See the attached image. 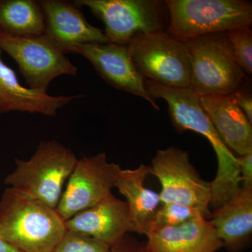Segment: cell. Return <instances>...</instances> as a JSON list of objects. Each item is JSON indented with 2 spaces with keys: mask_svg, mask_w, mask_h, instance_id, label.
<instances>
[{
  "mask_svg": "<svg viewBox=\"0 0 252 252\" xmlns=\"http://www.w3.org/2000/svg\"><path fill=\"white\" fill-rule=\"evenodd\" d=\"M144 86L154 99H163L168 104L172 124L178 132L189 130L206 137L216 154L218 167L210 182V207L215 210L241 187L238 158L220 140L200 103V96L190 88L172 89L144 79Z\"/></svg>",
  "mask_w": 252,
  "mask_h": 252,
  "instance_id": "cell-1",
  "label": "cell"
},
{
  "mask_svg": "<svg viewBox=\"0 0 252 252\" xmlns=\"http://www.w3.org/2000/svg\"><path fill=\"white\" fill-rule=\"evenodd\" d=\"M56 209L8 187L0 199V239L19 252H52L65 234Z\"/></svg>",
  "mask_w": 252,
  "mask_h": 252,
  "instance_id": "cell-2",
  "label": "cell"
},
{
  "mask_svg": "<svg viewBox=\"0 0 252 252\" xmlns=\"http://www.w3.org/2000/svg\"><path fill=\"white\" fill-rule=\"evenodd\" d=\"M75 154L56 140L41 141L29 160L16 159L4 184L56 209L66 182L77 163Z\"/></svg>",
  "mask_w": 252,
  "mask_h": 252,
  "instance_id": "cell-3",
  "label": "cell"
},
{
  "mask_svg": "<svg viewBox=\"0 0 252 252\" xmlns=\"http://www.w3.org/2000/svg\"><path fill=\"white\" fill-rule=\"evenodd\" d=\"M165 31L181 42L212 33L250 28L252 5L244 0H167Z\"/></svg>",
  "mask_w": 252,
  "mask_h": 252,
  "instance_id": "cell-4",
  "label": "cell"
},
{
  "mask_svg": "<svg viewBox=\"0 0 252 252\" xmlns=\"http://www.w3.org/2000/svg\"><path fill=\"white\" fill-rule=\"evenodd\" d=\"M184 43L191 61L190 89L199 95L234 94L247 79L226 32L204 34Z\"/></svg>",
  "mask_w": 252,
  "mask_h": 252,
  "instance_id": "cell-5",
  "label": "cell"
},
{
  "mask_svg": "<svg viewBox=\"0 0 252 252\" xmlns=\"http://www.w3.org/2000/svg\"><path fill=\"white\" fill-rule=\"evenodd\" d=\"M127 46L144 79L172 89L190 88L191 61L185 43L159 31L139 34Z\"/></svg>",
  "mask_w": 252,
  "mask_h": 252,
  "instance_id": "cell-6",
  "label": "cell"
},
{
  "mask_svg": "<svg viewBox=\"0 0 252 252\" xmlns=\"http://www.w3.org/2000/svg\"><path fill=\"white\" fill-rule=\"evenodd\" d=\"M86 6L104 26L109 43L128 45L141 34L164 31L165 3L158 0H76Z\"/></svg>",
  "mask_w": 252,
  "mask_h": 252,
  "instance_id": "cell-7",
  "label": "cell"
},
{
  "mask_svg": "<svg viewBox=\"0 0 252 252\" xmlns=\"http://www.w3.org/2000/svg\"><path fill=\"white\" fill-rule=\"evenodd\" d=\"M151 174L160 182L161 203L194 207L210 220L212 189L190 163L188 152L176 147L160 149L152 159Z\"/></svg>",
  "mask_w": 252,
  "mask_h": 252,
  "instance_id": "cell-8",
  "label": "cell"
},
{
  "mask_svg": "<svg viewBox=\"0 0 252 252\" xmlns=\"http://www.w3.org/2000/svg\"><path fill=\"white\" fill-rule=\"evenodd\" d=\"M0 49L14 60L32 90L47 93L56 78L77 76V67L45 34L13 36L0 32Z\"/></svg>",
  "mask_w": 252,
  "mask_h": 252,
  "instance_id": "cell-9",
  "label": "cell"
},
{
  "mask_svg": "<svg viewBox=\"0 0 252 252\" xmlns=\"http://www.w3.org/2000/svg\"><path fill=\"white\" fill-rule=\"evenodd\" d=\"M122 170L105 153L78 159L56 210L64 221L103 200L115 187Z\"/></svg>",
  "mask_w": 252,
  "mask_h": 252,
  "instance_id": "cell-10",
  "label": "cell"
},
{
  "mask_svg": "<svg viewBox=\"0 0 252 252\" xmlns=\"http://www.w3.org/2000/svg\"><path fill=\"white\" fill-rule=\"evenodd\" d=\"M73 54L81 55L109 85L139 96L159 110L155 99L144 86V79L137 72L127 46L107 44H87L76 46Z\"/></svg>",
  "mask_w": 252,
  "mask_h": 252,
  "instance_id": "cell-11",
  "label": "cell"
},
{
  "mask_svg": "<svg viewBox=\"0 0 252 252\" xmlns=\"http://www.w3.org/2000/svg\"><path fill=\"white\" fill-rule=\"evenodd\" d=\"M66 230L90 237L112 248L135 232L127 203L112 193L64 221Z\"/></svg>",
  "mask_w": 252,
  "mask_h": 252,
  "instance_id": "cell-12",
  "label": "cell"
},
{
  "mask_svg": "<svg viewBox=\"0 0 252 252\" xmlns=\"http://www.w3.org/2000/svg\"><path fill=\"white\" fill-rule=\"evenodd\" d=\"M39 4L45 21L44 34L64 54L81 44L109 43L104 32L91 26L73 1L41 0Z\"/></svg>",
  "mask_w": 252,
  "mask_h": 252,
  "instance_id": "cell-13",
  "label": "cell"
},
{
  "mask_svg": "<svg viewBox=\"0 0 252 252\" xmlns=\"http://www.w3.org/2000/svg\"><path fill=\"white\" fill-rule=\"evenodd\" d=\"M146 236L147 252H217L223 248L211 221L203 217L152 229Z\"/></svg>",
  "mask_w": 252,
  "mask_h": 252,
  "instance_id": "cell-14",
  "label": "cell"
},
{
  "mask_svg": "<svg viewBox=\"0 0 252 252\" xmlns=\"http://www.w3.org/2000/svg\"><path fill=\"white\" fill-rule=\"evenodd\" d=\"M0 49V117L12 112L55 117L58 112L83 95L52 96L21 85L14 69L3 61Z\"/></svg>",
  "mask_w": 252,
  "mask_h": 252,
  "instance_id": "cell-15",
  "label": "cell"
},
{
  "mask_svg": "<svg viewBox=\"0 0 252 252\" xmlns=\"http://www.w3.org/2000/svg\"><path fill=\"white\" fill-rule=\"evenodd\" d=\"M200 103L220 140L239 156L252 153V126L234 95L200 96Z\"/></svg>",
  "mask_w": 252,
  "mask_h": 252,
  "instance_id": "cell-16",
  "label": "cell"
},
{
  "mask_svg": "<svg viewBox=\"0 0 252 252\" xmlns=\"http://www.w3.org/2000/svg\"><path fill=\"white\" fill-rule=\"evenodd\" d=\"M223 248L239 252L250 244L252 234V189L241 187L210 218Z\"/></svg>",
  "mask_w": 252,
  "mask_h": 252,
  "instance_id": "cell-17",
  "label": "cell"
},
{
  "mask_svg": "<svg viewBox=\"0 0 252 252\" xmlns=\"http://www.w3.org/2000/svg\"><path fill=\"white\" fill-rule=\"evenodd\" d=\"M151 167L140 165L135 169L122 170L117 176L115 188L126 199L135 233L147 235L154 217L161 205L160 195L145 187Z\"/></svg>",
  "mask_w": 252,
  "mask_h": 252,
  "instance_id": "cell-18",
  "label": "cell"
},
{
  "mask_svg": "<svg viewBox=\"0 0 252 252\" xmlns=\"http://www.w3.org/2000/svg\"><path fill=\"white\" fill-rule=\"evenodd\" d=\"M45 21L39 1L0 0V32L13 36L44 34Z\"/></svg>",
  "mask_w": 252,
  "mask_h": 252,
  "instance_id": "cell-19",
  "label": "cell"
},
{
  "mask_svg": "<svg viewBox=\"0 0 252 252\" xmlns=\"http://www.w3.org/2000/svg\"><path fill=\"white\" fill-rule=\"evenodd\" d=\"M198 217L205 218L201 212L194 207L174 203L161 204L154 217L149 231L152 229L182 224Z\"/></svg>",
  "mask_w": 252,
  "mask_h": 252,
  "instance_id": "cell-20",
  "label": "cell"
},
{
  "mask_svg": "<svg viewBox=\"0 0 252 252\" xmlns=\"http://www.w3.org/2000/svg\"><path fill=\"white\" fill-rule=\"evenodd\" d=\"M233 49L235 61L242 69L251 75L252 73V32L250 28L226 32Z\"/></svg>",
  "mask_w": 252,
  "mask_h": 252,
  "instance_id": "cell-21",
  "label": "cell"
},
{
  "mask_svg": "<svg viewBox=\"0 0 252 252\" xmlns=\"http://www.w3.org/2000/svg\"><path fill=\"white\" fill-rule=\"evenodd\" d=\"M52 252H111V248L90 237L67 231Z\"/></svg>",
  "mask_w": 252,
  "mask_h": 252,
  "instance_id": "cell-22",
  "label": "cell"
},
{
  "mask_svg": "<svg viewBox=\"0 0 252 252\" xmlns=\"http://www.w3.org/2000/svg\"><path fill=\"white\" fill-rule=\"evenodd\" d=\"M240 168L241 187L252 189V153L237 157Z\"/></svg>",
  "mask_w": 252,
  "mask_h": 252,
  "instance_id": "cell-23",
  "label": "cell"
},
{
  "mask_svg": "<svg viewBox=\"0 0 252 252\" xmlns=\"http://www.w3.org/2000/svg\"><path fill=\"white\" fill-rule=\"evenodd\" d=\"M111 252H147V250L145 243H142L127 234L120 243L111 248Z\"/></svg>",
  "mask_w": 252,
  "mask_h": 252,
  "instance_id": "cell-24",
  "label": "cell"
},
{
  "mask_svg": "<svg viewBox=\"0 0 252 252\" xmlns=\"http://www.w3.org/2000/svg\"><path fill=\"white\" fill-rule=\"evenodd\" d=\"M235 100L240 108L248 118L249 122L252 124V97L251 94L247 93L240 92L238 90L234 94Z\"/></svg>",
  "mask_w": 252,
  "mask_h": 252,
  "instance_id": "cell-25",
  "label": "cell"
},
{
  "mask_svg": "<svg viewBox=\"0 0 252 252\" xmlns=\"http://www.w3.org/2000/svg\"><path fill=\"white\" fill-rule=\"evenodd\" d=\"M0 252H19L0 239Z\"/></svg>",
  "mask_w": 252,
  "mask_h": 252,
  "instance_id": "cell-26",
  "label": "cell"
}]
</instances>
